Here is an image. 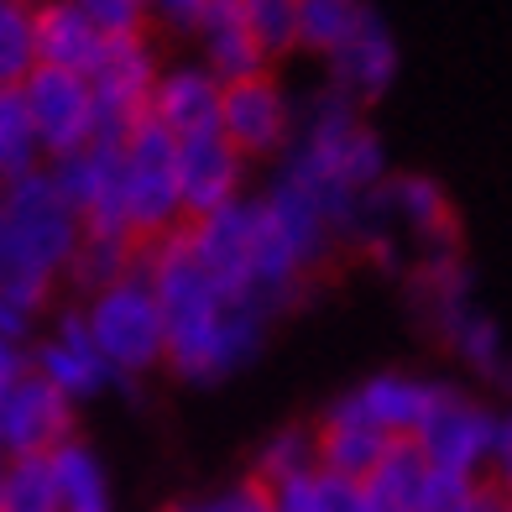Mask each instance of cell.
Here are the masks:
<instances>
[{
  "label": "cell",
  "instance_id": "23",
  "mask_svg": "<svg viewBox=\"0 0 512 512\" xmlns=\"http://www.w3.org/2000/svg\"><path fill=\"white\" fill-rule=\"evenodd\" d=\"M53 476H58V497L63 512H110V481H105V465L100 455L74 434L68 445L53 450Z\"/></svg>",
  "mask_w": 512,
  "mask_h": 512
},
{
  "label": "cell",
  "instance_id": "5",
  "mask_svg": "<svg viewBox=\"0 0 512 512\" xmlns=\"http://www.w3.org/2000/svg\"><path fill=\"white\" fill-rule=\"evenodd\" d=\"M162 74L157 42L152 32L142 37H110L105 53L89 74V95H95V142H126V131H136L152 110V89Z\"/></svg>",
  "mask_w": 512,
  "mask_h": 512
},
{
  "label": "cell",
  "instance_id": "19",
  "mask_svg": "<svg viewBox=\"0 0 512 512\" xmlns=\"http://www.w3.org/2000/svg\"><path fill=\"white\" fill-rule=\"evenodd\" d=\"M351 398L361 403V413H366L387 439H413L418 424L429 418V408L445 398V382L413 377V371H377V377L361 382Z\"/></svg>",
  "mask_w": 512,
  "mask_h": 512
},
{
  "label": "cell",
  "instance_id": "34",
  "mask_svg": "<svg viewBox=\"0 0 512 512\" xmlns=\"http://www.w3.org/2000/svg\"><path fill=\"white\" fill-rule=\"evenodd\" d=\"M37 319H42V309H32L27 298H16V293L0 288V340H6V345H27L37 335Z\"/></svg>",
  "mask_w": 512,
  "mask_h": 512
},
{
  "label": "cell",
  "instance_id": "8",
  "mask_svg": "<svg viewBox=\"0 0 512 512\" xmlns=\"http://www.w3.org/2000/svg\"><path fill=\"white\" fill-rule=\"evenodd\" d=\"M220 136L236 147L246 162L283 157L293 147V105L283 95V84L272 74H256L241 84H225L220 100Z\"/></svg>",
  "mask_w": 512,
  "mask_h": 512
},
{
  "label": "cell",
  "instance_id": "12",
  "mask_svg": "<svg viewBox=\"0 0 512 512\" xmlns=\"http://www.w3.org/2000/svg\"><path fill=\"white\" fill-rule=\"evenodd\" d=\"M220 100H225V84L199 58L194 63H162L147 121H157L173 142H194V136L220 131Z\"/></svg>",
  "mask_w": 512,
  "mask_h": 512
},
{
  "label": "cell",
  "instance_id": "31",
  "mask_svg": "<svg viewBox=\"0 0 512 512\" xmlns=\"http://www.w3.org/2000/svg\"><path fill=\"white\" fill-rule=\"evenodd\" d=\"M481 492H486V481L429 471V481H424V497H418V512H476Z\"/></svg>",
  "mask_w": 512,
  "mask_h": 512
},
{
  "label": "cell",
  "instance_id": "9",
  "mask_svg": "<svg viewBox=\"0 0 512 512\" xmlns=\"http://www.w3.org/2000/svg\"><path fill=\"white\" fill-rule=\"evenodd\" d=\"M32 371H37L42 382H53L74 408L115 387V371H110L105 356L95 351V340H89L79 309H63V314L53 319V330L32 345Z\"/></svg>",
  "mask_w": 512,
  "mask_h": 512
},
{
  "label": "cell",
  "instance_id": "33",
  "mask_svg": "<svg viewBox=\"0 0 512 512\" xmlns=\"http://www.w3.org/2000/svg\"><path fill=\"white\" fill-rule=\"evenodd\" d=\"M142 11H147V32H157V37H194L204 11H209V0H142Z\"/></svg>",
  "mask_w": 512,
  "mask_h": 512
},
{
  "label": "cell",
  "instance_id": "28",
  "mask_svg": "<svg viewBox=\"0 0 512 512\" xmlns=\"http://www.w3.org/2000/svg\"><path fill=\"white\" fill-rule=\"evenodd\" d=\"M277 507L283 512H361V481H345L319 465V471L277 486Z\"/></svg>",
  "mask_w": 512,
  "mask_h": 512
},
{
  "label": "cell",
  "instance_id": "1",
  "mask_svg": "<svg viewBox=\"0 0 512 512\" xmlns=\"http://www.w3.org/2000/svg\"><path fill=\"white\" fill-rule=\"evenodd\" d=\"M142 277L162 309V335L168 351L162 366L183 382H225L230 371H241L267 335V314L251 309L246 298L220 288L204 272V262L189 251V236L173 230L162 241L142 246Z\"/></svg>",
  "mask_w": 512,
  "mask_h": 512
},
{
  "label": "cell",
  "instance_id": "11",
  "mask_svg": "<svg viewBox=\"0 0 512 512\" xmlns=\"http://www.w3.org/2000/svg\"><path fill=\"white\" fill-rule=\"evenodd\" d=\"M68 439H74V403L53 382H42L37 371H27V382L0 403V450H6V460L53 455Z\"/></svg>",
  "mask_w": 512,
  "mask_h": 512
},
{
  "label": "cell",
  "instance_id": "38",
  "mask_svg": "<svg viewBox=\"0 0 512 512\" xmlns=\"http://www.w3.org/2000/svg\"><path fill=\"white\" fill-rule=\"evenodd\" d=\"M476 512H507V497L486 486V492H481V502H476Z\"/></svg>",
  "mask_w": 512,
  "mask_h": 512
},
{
  "label": "cell",
  "instance_id": "35",
  "mask_svg": "<svg viewBox=\"0 0 512 512\" xmlns=\"http://www.w3.org/2000/svg\"><path fill=\"white\" fill-rule=\"evenodd\" d=\"M486 486L512 497V408L497 413V439H492V465H486Z\"/></svg>",
  "mask_w": 512,
  "mask_h": 512
},
{
  "label": "cell",
  "instance_id": "17",
  "mask_svg": "<svg viewBox=\"0 0 512 512\" xmlns=\"http://www.w3.org/2000/svg\"><path fill=\"white\" fill-rule=\"evenodd\" d=\"M32 42H37V68L89 79L110 37H100V27L74 0H32Z\"/></svg>",
  "mask_w": 512,
  "mask_h": 512
},
{
  "label": "cell",
  "instance_id": "15",
  "mask_svg": "<svg viewBox=\"0 0 512 512\" xmlns=\"http://www.w3.org/2000/svg\"><path fill=\"white\" fill-rule=\"evenodd\" d=\"M262 209H267V220H272V230L283 236V246L293 251V262L304 267V277L314 272V267H324L330 262V251H335V225H330V215H324V204L304 189L298 178H288V173H277L262 194Z\"/></svg>",
  "mask_w": 512,
  "mask_h": 512
},
{
  "label": "cell",
  "instance_id": "4",
  "mask_svg": "<svg viewBox=\"0 0 512 512\" xmlns=\"http://www.w3.org/2000/svg\"><path fill=\"white\" fill-rule=\"evenodd\" d=\"M121 209L136 241H162L183 230L178 199V142L157 121H142L121 142Z\"/></svg>",
  "mask_w": 512,
  "mask_h": 512
},
{
  "label": "cell",
  "instance_id": "29",
  "mask_svg": "<svg viewBox=\"0 0 512 512\" xmlns=\"http://www.w3.org/2000/svg\"><path fill=\"white\" fill-rule=\"evenodd\" d=\"M37 68L32 0H0V89H16Z\"/></svg>",
  "mask_w": 512,
  "mask_h": 512
},
{
  "label": "cell",
  "instance_id": "22",
  "mask_svg": "<svg viewBox=\"0 0 512 512\" xmlns=\"http://www.w3.org/2000/svg\"><path fill=\"white\" fill-rule=\"evenodd\" d=\"M439 335L450 340V351L471 366L481 382L512 387V340H502L497 319H486L476 304H465L460 314H450L445 324H439Z\"/></svg>",
  "mask_w": 512,
  "mask_h": 512
},
{
  "label": "cell",
  "instance_id": "24",
  "mask_svg": "<svg viewBox=\"0 0 512 512\" xmlns=\"http://www.w3.org/2000/svg\"><path fill=\"white\" fill-rule=\"evenodd\" d=\"M293 11H298V48L330 58L371 16V0H293Z\"/></svg>",
  "mask_w": 512,
  "mask_h": 512
},
{
  "label": "cell",
  "instance_id": "18",
  "mask_svg": "<svg viewBox=\"0 0 512 512\" xmlns=\"http://www.w3.org/2000/svg\"><path fill=\"white\" fill-rule=\"evenodd\" d=\"M382 209L392 230L418 241V256L429 251H460V230H455V209L445 199L434 178H418V173H398L382 183Z\"/></svg>",
  "mask_w": 512,
  "mask_h": 512
},
{
  "label": "cell",
  "instance_id": "3",
  "mask_svg": "<svg viewBox=\"0 0 512 512\" xmlns=\"http://www.w3.org/2000/svg\"><path fill=\"white\" fill-rule=\"evenodd\" d=\"M79 314H84V330L95 340V351L115 371V382L147 377L152 366H162L168 335H162V309H157V298H152L142 272H131L126 283L84 298Z\"/></svg>",
  "mask_w": 512,
  "mask_h": 512
},
{
  "label": "cell",
  "instance_id": "27",
  "mask_svg": "<svg viewBox=\"0 0 512 512\" xmlns=\"http://www.w3.org/2000/svg\"><path fill=\"white\" fill-rule=\"evenodd\" d=\"M37 168H42V147L32 136L27 105H21L16 89H0V189L37 173Z\"/></svg>",
  "mask_w": 512,
  "mask_h": 512
},
{
  "label": "cell",
  "instance_id": "7",
  "mask_svg": "<svg viewBox=\"0 0 512 512\" xmlns=\"http://www.w3.org/2000/svg\"><path fill=\"white\" fill-rule=\"evenodd\" d=\"M21 105H27L32 136L42 147V162H63L84 152L95 142V95H89V79L79 74H58V68H32L27 79L16 84Z\"/></svg>",
  "mask_w": 512,
  "mask_h": 512
},
{
  "label": "cell",
  "instance_id": "39",
  "mask_svg": "<svg viewBox=\"0 0 512 512\" xmlns=\"http://www.w3.org/2000/svg\"><path fill=\"white\" fill-rule=\"evenodd\" d=\"M162 512H220L215 502H173V507H162Z\"/></svg>",
  "mask_w": 512,
  "mask_h": 512
},
{
  "label": "cell",
  "instance_id": "13",
  "mask_svg": "<svg viewBox=\"0 0 512 512\" xmlns=\"http://www.w3.org/2000/svg\"><path fill=\"white\" fill-rule=\"evenodd\" d=\"M324 68H330V89L340 100H351L356 110L382 100L392 89V79H398V42H392L387 21L371 11L361 27L324 58Z\"/></svg>",
  "mask_w": 512,
  "mask_h": 512
},
{
  "label": "cell",
  "instance_id": "16",
  "mask_svg": "<svg viewBox=\"0 0 512 512\" xmlns=\"http://www.w3.org/2000/svg\"><path fill=\"white\" fill-rule=\"evenodd\" d=\"M398 445V439H387L371 418L361 413V403L345 392L324 408V418L314 424V450H319V465L324 471H335L345 481H366L377 465L387 460V450Z\"/></svg>",
  "mask_w": 512,
  "mask_h": 512
},
{
  "label": "cell",
  "instance_id": "21",
  "mask_svg": "<svg viewBox=\"0 0 512 512\" xmlns=\"http://www.w3.org/2000/svg\"><path fill=\"white\" fill-rule=\"evenodd\" d=\"M131 272H142V241L126 225H84L63 283H74L84 298H95L115 283H126Z\"/></svg>",
  "mask_w": 512,
  "mask_h": 512
},
{
  "label": "cell",
  "instance_id": "37",
  "mask_svg": "<svg viewBox=\"0 0 512 512\" xmlns=\"http://www.w3.org/2000/svg\"><path fill=\"white\" fill-rule=\"evenodd\" d=\"M27 371H32V345H6L0 340V403L27 382Z\"/></svg>",
  "mask_w": 512,
  "mask_h": 512
},
{
  "label": "cell",
  "instance_id": "20",
  "mask_svg": "<svg viewBox=\"0 0 512 512\" xmlns=\"http://www.w3.org/2000/svg\"><path fill=\"white\" fill-rule=\"evenodd\" d=\"M194 37H199V63L220 84H241V79H256V74H272V63L262 58V48H256L251 32H246L241 0H209V11H204Z\"/></svg>",
  "mask_w": 512,
  "mask_h": 512
},
{
  "label": "cell",
  "instance_id": "36",
  "mask_svg": "<svg viewBox=\"0 0 512 512\" xmlns=\"http://www.w3.org/2000/svg\"><path fill=\"white\" fill-rule=\"evenodd\" d=\"M220 512H283V507H277V492H267V486L262 481H241V486H230V492L215 502Z\"/></svg>",
  "mask_w": 512,
  "mask_h": 512
},
{
  "label": "cell",
  "instance_id": "10",
  "mask_svg": "<svg viewBox=\"0 0 512 512\" xmlns=\"http://www.w3.org/2000/svg\"><path fill=\"white\" fill-rule=\"evenodd\" d=\"M178 199H183V225L230 209L236 199H246V157L220 131L178 142Z\"/></svg>",
  "mask_w": 512,
  "mask_h": 512
},
{
  "label": "cell",
  "instance_id": "30",
  "mask_svg": "<svg viewBox=\"0 0 512 512\" xmlns=\"http://www.w3.org/2000/svg\"><path fill=\"white\" fill-rule=\"evenodd\" d=\"M241 16H246V32H251L256 48H262L267 63L298 53V11H293V0H241Z\"/></svg>",
  "mask_w": 512,
  "mask_h": 512
},
{
  "label": "cell",
  "instance_id": "2",
  "mask_svg": "<svg viewBox=\"0 0 512 512\" xmlns=\"http://www.w3.org/2000/svg\"><path fill=\"white\" fill-rule=\"evenodd\" d=\"M79 215L53 183L48 162L0 189V288L48 309L53 288L68 277L79 246Z\"/></svg>",
  "mask_w": 512,
  "mask_h": 512
},
{
  "label": "cell",
  "instance_id": "14",
  "mask_svg": "<svg viewBox=\"0 0 512 512\" xmlns=\"http://www.w3.org/2000/svg\"><path fill=\"white\" fill-rule=\"evenodd\" d=\"M48 173L63 189V199L74 204L79 225H126V209H121V142H89L74 157L48 162Z\"/></svg>",
  "mask_w": 512,
  "mask_h": 512
},
{
  "label": "cell",
  "instance_id": "26",
  "mask_svg": "<svg viewBox=\"0 0 512 512\" xmlns=\"http://www.w3.org/2000/svg\"><path fill=\"white\" fill-rule=\"evenodd\" d=\"M0 512H63L53 455L6 460V476H0Z\"/></svg>",
  "mask_w": 512,
  "mask_h": 512
},
{
  "label": "cell",
  "instance_id": "32",
  "mask_svg": "<svg viewBox=\"0 0 512 512\" xmlns=\"http://www.w3.org/2000/svg\"><path fill=\"white\" fill-rule=\"evenodd\" d=\"M74 6L95 21L100 37H142L147 32L142 0H74Z\"/></svg>",
  "mask_w": 512,
  "mask_h": 512
},
{
  "label": "cell",
  "instance_id": "40",
  "mask_svg": "<svg viewBox=\"0 0 512 512\" xmlns=\"http://www.w3.org/2000/svg\"><path fill=\"white\" fill-rule=\"evenodd\" d=\"M0 476H6V450H0Z\"/></svg>",
  "mask_w": 512,
  "mask_h": 512
},
{
  "label": "cell",
  "instance_id": "41",
  "mask_svg": "<svg viewBox=\"0 0 512 512\" xmlns=\"http://www.w3.org/2000/svg\"><path fill=\"white\" fill-rule=\"evenodd\" d=\"M507 512H512V497H507Z\"/></svg>",
  "mask_w": 512,
  "mask_h": 512
},
{
  "label": "cell",
  "instance_id": "25",
  "mask_svg": "<svg viewBox=\"0 0 512 512\" xmlns=\"http://www.w3.org/2000/svg\"><path fill=\"white\" fill-rule=\"evenodd\" d=\"M319 471V450H314V424H288L277 429L262 450H256L251 460V481H262L267 492H277V486H288L298 476Z\"/></svg>",
  "mask_w": 512,
  "mask_h": 512
},
{
  "label": "cell",
  "instance_id": "6",
  "mask_svg": "<svg viewBox=\"0 0 512 512\" xmlns=\"http://www.w3.org/2000/svg\"><path fill=\"white\" fill-rule=\"evenodd\" d=\"M492 439H497V413L486 403H476V398H465V392L445 387V398L429 408V418L418 424V434L408 439V445L429 460V471L486 481Z\"/></svg>",
  "mask_w": 512,
  "mask_h": 512
}]
</instances>
